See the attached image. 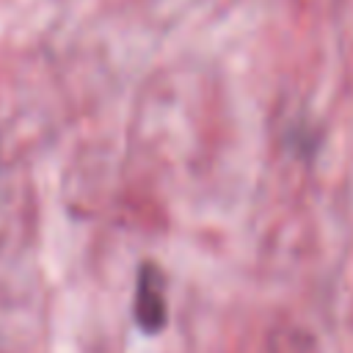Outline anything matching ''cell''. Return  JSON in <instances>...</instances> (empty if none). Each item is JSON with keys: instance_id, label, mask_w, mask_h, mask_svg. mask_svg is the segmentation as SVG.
<instances>
[{"instance_id": "1", "label": "cell", "mask_w": 353, "mask_h": 353, "mask_svg": "<svg viewBox=\"0 0 353 353\" xmlns=\"http://www.w3.org/2000/svg\"><path fill=\"white\" fill-rule=\"evenodd\" d=\"M135 323L154 334L165 325V281L157 265H143L138 270V287H135Z\"/></svg>"}]
</instances>
